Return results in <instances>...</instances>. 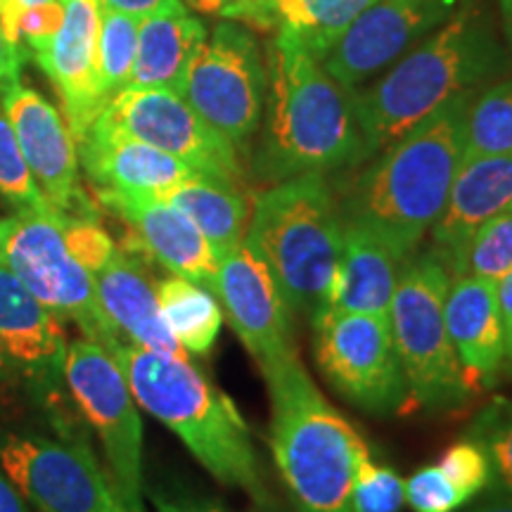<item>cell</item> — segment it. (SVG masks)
<instances>
[{"label": "cell", "instance_id": "cell-1", "mask_svg": "<svg viewBox=\"0 0 512 512\" xmlns=\"http://www.w3.org/2000/svg\"><path fill=\"white\" fill-rule=\"evenodd\" d=\"M297 38L275 31L266 46V102L252 176L280 183L366 162L351 98Z\"/></svg>", "mask_w": 512, "mask_h": 512}, {"label": "cell", "instance_id": "cell-2", "mask_svg": "<svg viewBox=\"0 0 512 512\" xmlns=\"http://www.w3.org/2000/svg\"><path fill=\"white\" fill-rule=\"evenodd\" d=\"M508 69V55L482 12L465 8L384 69L380 79L351 91V107L370 159L446 102L475 93Z\"/></svg>", "mask_w": 512, "mask_h": 512}, {"label": "cell", "instance_id": "cell-3", "mask_svg": "<svg viewBox=\"0 0 512 512\" xmlns=\"http://www.w3.org/2000/svg\"><path fill=\"white\" fill-rule=\"evenodd\" d=\"M470 95L446 102L370 157L366 169L337 195L342 219L373 230L406 256L418 252L463 164V117Z\"/></svg>", "mask_w": 512, "mask_h": 512}, {"label": "cell", "instance_id": "cell-4", "mask_svg": "<svg viewBox=\"0 0 512 512\" xmlns=\"http://www.w3.org/2000/svg\"><path fill=\"white\" fill-rule=\"evenodd\" d=\"M138 406L169 427L211 477L240 489L256 512H283L268 491L252 434L235 403L190 358L117 342L110 349Z\"/></svg>", "mask_w": 512, "mask_h": 512}, {"label": "cell", "instance_id": "cell-5", "mask_svg": "<svg viewBox=\"0 0 512 512\" xmlns=\"http://www.w3.org/2000/svg\"><path fill=\"white\" fill-rule=\"evenodd\" d=\"M271 396V451L299 512H354L356 465L370 448L330 406L294 354L266 370Z\"/></svg>", "mask_w": 512, "mask_h": 512}, {"label": "cell", "instance_id": "cell-6", "mask_svg": "<svg viewBox=\"0 0 512 512\" xmlns=\"http://www.w3.org/2000/svg\"><path fill=\"white\" fill-rule=\"evenodd\" d=\"M344 219L323 174L294 176L256 195L245 245L271 271L287 309L313 320L335 280Z\"/></svg>", "mask_w": 512, "mask_h": 512}, {"label": "cell", "instance_id": "cell-7", "mask_svg": "<svg viewBox=\"0 0 512 512\" xmlns=\"http://www.w3.org/2000/svg\"><path fill=\"white\" fill-rule=\"evenodd\" d=\"M448 283L444 256L434 249L415 252L403 266L387 313L408 396L425 411H453L472 394L446 328Z\"/></svg>", "mask_w": 512, "mask_h": 512}, {"label": "cell", "instance_id": "cell-8", "mask_svg": "<svg viewBox=\"0 0 512 512\" xmlns=\"http://www.w3.org/2000/svg\"><path fill=\"white\" fill-rule=\"evenodd\" d=\"M64 384L81 418L98 434L124 512H145L143 505V422L124 370L105 344L81 337L69 344Z\"/></svg>", "mask_w": 512, "mask_h": 512}, {"label": "cell", "instance_id": "cell-9", "mask_svg": "<svg viewBox=\"0 0 512 512\" xmlns=\"http://www.w3.org/2000/svg\"><path fill=\"white\" fill-rule=\"evenodd\" d=\"M176 93L228 143L245 147L259 133L266 102V60L252 31L221 19L192 55Z\"/></svg>", "mask_w": 512, "mask_h": 512}, {"label": "cell", "instance_id": "cell-10", "mask_svg": "<svg viewBox=\"0 0 512 512\" xmlns=\"http://www.w3.org/2000/svg\"><path fill=\"white\" fill-rule=\"evenodd\" d=\"M62 219L64 214L55 209L15 211L3 266L50 313L76 323L83 337L112 349L124 339L117 337L100 309L93 275L67 249Z\"/></svg>", "mask_w": 512, "mask_h": 512}, {"label": "cell", "instance_id": "cell-11", "mask_svg": "<svg viewBox=\"0 0 512 512\" xmlns=\"http://www.w3.org/2000/svg\"><path fill=\"white\" fill-rule=\"evenodd\" d=\"M0 467L38 512H124L91 444L67 425L0 437Z\"/></svg>", "mask_w": 512, "mask_h": 512}, {"label": "cell", "instance_id": "cell-12", "mask_svg": "<svg viewBox=\"0 0 512 512\" xmlns=\"http://www.w3.org/2000/svg\"><path fill=\"white\" fill-rule=\"evenodd\" d=\"M311 328L313 356L337 394L380 415L411 403L387 316L328 311L313 318Z\"/></svg>", "mask_w": 512, "mask_h": 512}, {"label": "cell", "instance_id": "cell-13", "mask_svg": "<svg viewBox=\"0 0 512 512\" xmlns=\"http://www.w3.org/2000/svg\"><path fill=\"white\" fill-rule=\"evenodd\" d=\"M93 126L138 138L181 159L197 174L242 183L238 147L214 131L174 88L126 86L107 100Z\"/></svg>", "mask_w": 512, "mask_h": 512}, {"label": "cell", "instance_id": "cell-14", "mask_svg": "<svg viewBox=\"0 0 512 512\" xmlns=\"http://www.w3.org/2000/svg\"><path fill=\"white\" fill-rule=\"evenodd\" d=\"M460 3L463 0H375L320 62L344 91H356L456 15Z\"/></svg>", "mask_w": 512, "mask_h": 512}, {"label": "cell", "instance_id": "cell-15", "mask_svg": "<svg viewBox=\"0 0 512 512\" xmlns=\"http://www.w3.org/2000/svg\"><path fill=\"white\" fill-rule=\"evenodd\" d=\"M214 294L223 316L249 351L261 373L297 354L292 337V311L273 275L247 245L219 256Z\"/></svg>", "mask_w": 512, "mask_h": 512}, {"label": "cell", "instance_id": "cell-16", "mask_svg": "<svg viewBox=\"0 0 512 512\" xmlns=\"http://www.w3.org/2000/svg\"><path fill=\"white\" fill-rule=\"evenodd\" d=\"M0 107L50 207L67 216H95L79 185V147L67 119L22 83L3 95Z\"/></svg>", "mask_w": 512, "mask_h": 512}, {"label": "cell", "instance_id": "cell-17", "mask_svg": "<svg viewBox=\"0 0 512 512\" xmlns=\"http://www.w3.org/2000/svg\"><path fill=\"white\" fill-rule=\"evenodd\" d=\"M67 349L62 320L0 266V373L27 382L38 399H60Z\"/></svg>", "mask_w": 512, "mask_h": 512}, {"label": "cell", "instance_id": "cell-18", "mask_svg": "<svg viewBox=\"0 0 512 512\" xmlns=\"http://www.w3.org/2000/svg\"><path fill=\"white\" fill-rule=\"evenodd\" d=\"M62 27L48 46L31 50L62 98L64 119L76 143L105 107L98 69L100 0H62Z\"/></svg>", "mask_w": 512, "mask_h": 512}, {"label": "cell", "instance_id": "cell-19", "mask_svg": "<svg viewBox=\"0 0 512 512\" xmlns=\"http://www.w3.org/2000/svg\"><path fill=\"white\" fill-rule=\"evenodd\" d=\"M98 197L131 230L133 247L143 249L171 275H181L214 292L219 256L181 209L159 197L121 192H98Z\"/></svg>", "mask_w": 512, "mask_h": 512}, {"label": "cell", "instance_id": "cell-20", "mask_svg": "<svg viewBox=\"0 0 512 512\" xmlns=\"http://www.w3.org/2000/svg\"><path fill=\"white\" fill-rule=\"evenodd\" d=\"M446 328L470 392L491 387L508 366L494 283L475 275H451L446 292Z\"/></svg>", "mask_w": 512, "mask_h": 512}, {"label": "cell", "instance_id": "cell-21", "mask_svg": "<svg viewBox=\"0 0 512 512\" xmlns=\"http://www.w3.org/2000/svg\"><path fill=\"white\" fill-rule=\"evenodd\" d=\"M79 162L98 192L162 197L185 178L197 174L181 159L166 155L143 140L91 126L79 143Z\"/></svg>", "mask_w": 512, "mask_h": 512}, {"label": "cell", "instance_id": "cell-22", "mask_svg": "<svg viewBox=\"0 0 512 512\" xmlns=\"http://www.w3.org/2000/svg\"><path fill=\"white\" fill-rule=\"evenodd\" d=\"M98 304L119 339L157 354L188 358L166 328L157 302V285L131 252H117L93 275Z\"/></svg>", "mask_w": 512, "mask_h": 512}, {"label": "cell", "instance_id": "cell-23", "mask_svg": "<svg viewBox=\"0 0 512 512\" xmlns=\"http://www.w3.org/2000/svg\"><path fill=\"white\" fill-rule=\"evenodd\" d=\"M406 261V254L373 230L344 221L335 280L320 313L342 311L387 316Z\"/></svg>", "mask_w": 512, "mask_h": 512}, {"label": "cell", "instance_id": "cell-24", "mask_svg": "<svg viewBox=\"0 0 512 512\" xmlns=\"http://www.w3.org/2000/svg\"><path fill=\"white\" fill-rule=\"evenodd\" d=\"M512 211V155L467 159L432 226L434 252L451 259L484 223Z\"/></svg>", "mask_w": 512, "mask_h": 512}, {"label": "cell", "instance_id": "cell-25", "mask_svg": "<svg viewBox=\"0 0 512 512\" xmlns=\"http://www.w3.org/2000/svg\"><path fill=\"white\" fill-rule=\"evenodd\" d=\"M375 0H240L221 12L268 34L285 31L323 60L363 10Z\"/></svg>", "mask_w": 512, "mask_h": 512}, {"label": "cell", "instance_id": "cell-26", "mask_svg": "<svg viewBox=\"0 0 512 512\" xmlns=\"http://www.w3.org/2000/svg\"><path fill=\"white\" fill-rule=\"evenodd\" d=\"M204 38H207V27L192 17L185 5L143 17L128 86L176 91Z\"/></svg>", "mask_w": 512, "mask_h": 512}, {"label": "cell", "instance_id": "cell-27", "mask_svg": "<svg viewBox=\"0 0 512 512\" xmlns=\"http://www.w3.org/2000/svg\"><path fill=\"white\" fill-rule=\"evenodd\" d=\"M162 200L181 209L200 228L216 256L245 245L252 204L238 183L207 174H192Z\"/></svg>", "mask_w": 512, "mask_h": 512}, {"label": "cell", "instance_id": "cell-28", "mask_svg": "<svg viewBox=\"0 0 512 512\" xmlns=\"http://www.w3.org/2000/svg\"><path fill=\"white\" fill-rule=\"evenodd\" d=\"M157 302L166 328L185 354L207 356L216 347L223 328L219 297L200 283L171 275L157 285Z\"/></svg>", "mask_w": 512, "mask_h": 512}, {"label": "cell", "instance_id": "cell-29", "mask_svg": "<svg viewBox=\"0 0 512 512\" xmlns=\"http://www.w3.org/2000/svg\"><path fill=\"white\" fill-rule=\"evenodd\" d=\"M494 155H512V79L486 83L465 107L463 162Z\"/></svg>", "mask_w": 512, "mask_h": 512}, {"label": "cell", "instance_id": "cell-30", "mask_svg": "<svg viewBox=\"0 0 512 512\" xmlns=\"http://www.w3.org/2000/svg\"><path fill=\"white\" fill-rule=\"evenodd\" d=\"M102 8V5H100ZM140 19L124 12L102 8L100 12V38H98V69L100 88L105 100L117 95L128 86L133 60L138 48ZM107 105V102H105Z\"/></svg>", "mask_w": 512, "mask_h": 512}, {"label": "cell", "instance_id": "cell-31", "mask_svg": "<svg viewBox=\"0 0 512 512\" xmlns=\"http://www.w3.org/2000/svg\"><path fill=\"white\" fill-rule=\"evenodd\" d=\"M446 264L451 275H475L491 283L512 271V211L484 223Z\"/></svg>", "mask_w": 512, "mask_h": 512}, {"label": "cell", "instance_id": "cell-32", "mask_svg": "<svg viewBox=\"0 0 512 512\" xmlns=\"http://www.w3.org/2000/svg\"><path fill=\"white\" fill-rule=\"evenodd\" d=\"M467 437L484 448L491 465V482L512 496V399L498 396L472 420Z\"/></svg>", "mask_w": 512, "mask_h": 512}, {"label": "cell", "instance_id": "cell-33", "mask_svg": "<svg viewBox=\"0 0 512 512\" xmlns=\"http://www.w3.org/2000/svg\"><path fill=\"white\" fill-rule=\"evenodd\" d=\"M0 195L15 207V211L53 209L31 176L27 159L19 150L15 133L3 112H0Z\"/></svg>", "mask_w": 512, "mask_h": 512}, {"label": "cell", "instance_id": "cell-34", "mask_svg": "<svg viewBox=\"0 0 512 512\" xmlns=\"http://www.w3.org/2000/svg\"><path fill=\"white\" fill-rule=\"evenodd\" d=\"M406 503V482L399 472L363 453L356 465L351 510L354 512H401Z\"/></svg>", "mask_w": 512, "mask_h": 512}, {"label": "cell", "instance_id": "cell-35", "mask_svg": "<svg viewBox=\"0 0 512 512\" xmlns=\"http://www.w3.org/2000/svg\"><path fill=\"white\" fill-rule=\"evenodd\" d=\"M437 465L448 477V482L456 486L458 494L465 498V503L477 498L491 484L489 458H486L484 448L470 437L458 439L456 444L448 446Z\"/></svg>", "mask_w": 512, "mask_h": 512}, {"label": "cell", "instance_id": "cell-36", "mask_svg": "<svg viewBox=\"0 0 512 512\" xmlns=\"http://www.w3.org/2000/svg\"><path fill=\"white\" fill-rule=\"evenodd\" d=\"M62 228H64V242H67V249L91 275L98 273L100 268L112 259V254L119 249L110 238V233L95 221V216L64 214Z\"/></svg>", "mask_w": 512, "mask_h": 512}, {"label": "cell", "instance_id": "cell-37", "mask_svg": "<svg viewBox=\"0 0 512 512\" xmlns=\"http://www.w3.org/2000/svg\"><path fill=\"white\" fill-rule=\"evenodd\" d=\"M406 503L413 512H456L465 505V498L439 465H427L406 482Z\"/></svg>", "mask_w": 512, "mask_h": 512}, {"label": "cell", "instance_id": "cell-38", "mask_svg": "<svg viewBox=\"0 0 512 512\" xmlns=\"http://www.w3.org/2000/svg\"><path fill=\"white\" fill-rule=\"evenodd\" d=\"M64 19L62 0H46V3L31 5V8L19 10L17 34L29 43L31 50L48 46L53 36L60 31Z\"/></svg>", "mask_w": 512, "mask_h": 512}, {"label": "cell", "instance_id": "cell-39", "mask_svg": "<svg viewBox=\"0 0 512 512\" xmlns=\"http://www.w3.org/2000/svg\"><path fill=\"white\" fill-rule=\"evenodd\" d=\"M22 50L19 43L5 34V29L0 27V100L10 91L12 86L19 83V74H22Z\"/></svg>", "mask_w": 512, "mask_h": 512}, {"label": "cell", "instance_id": "cell-40", "mask_svg": "<svg viewBox=\"0 0 512 512\" xmlns=\"http://www.w3.org/2000/svg\"><path fill=\"white\" fill-rule=\"evenodd\" d=\"M100 5L102 8H110V10L124 12V15L143 19V17L155 15V12L178 8V5L183 3L181 0H100Z\"/></svg>", "mask_w": 512, "mask_h": 512}, {"label": "cell", "instance_id": "cell-41", "mask_svg": "<svg viewBox=\"0 0 512 512\" xmlns=\"http://www.w3.org/2000/svg\"><path fill=\"white\" fill-rule=\"evenodd\" d=\"M496 287V299H498V309H501V318H503V328H505V349H508V366H512V271L494 283Z\"/></svg>", "mask_w": 512, "mask_h": 512}, {"label": "cell", "instance_id": "cell-42", "mask_svg": "<svg viewBox=\"0 0 512 512\" xmlns=\"http://www.w3.org/2000/svg\"><path fill=\"white\" fill-rule=\"evenodd\" d=\"M157 512H223L219 505L209 501H195V498H164L155 496Z\"/></svg>", "mask_w": 512, "mask_h": 512}, {"label": "cell", "instance_id": "cell-43", "mask_svg": "<svg viewBox=\"0 0 512 512\" xmlns=\"http://www.w3.org/2000/svg\"><path fill=\"white\" fill-rule=\"evenodd\" d=\"M0 512H29L15 484L3 475H0Z\"/></svg>", "mask_w": 512, "mask_h": 512}, {"label": "cell", "instance_id": "cell-44", "mask_svg": "<svg viewBox=\"0 0 512 512\" xmlns=\"http://www.w3.org/2000/svg\"><path fill=\"white\" fill-rule=\"evenodd\" d=\"M17 17H19V8L15 0H0V27L5 29V34H8L12 41L19 43Z\"/></svg>", "mask_w": 512, "mask_h": 512}, {"label": "cell", "instance_id": "cell-45", "mask_svg": "<svg viewBox=\"0 0 512 512\" xmlns=\"http://www.w3.org/2000/svg\"><path fill=\"white\" fill-rule=\"evenodd\" d=\"M240 3V0H190V5L195 10L207 12V15H221L223 10L230 8V5Z\"/></svg>", "mask_w": 512, "mask_h": 512}, {"label": "cell", "instance_id": "cell-46", "mask_svg": "<svg viewBox=\"0 0 512 512\" xmlns=\"http://www.w3.org/2000/svg\"><path fill=\"white\" fill-rule=\"evenodd\" d=\"M470 512H512V498L491 496L489 501L479 503L477 508H472Z\"/></svg>", "mask_w": 512, "mask_h": 512}, {"label": "cell", "instance_id": "cell-47", "mask_svg": "<svg viewBox=\"0 0 512 512\" xmlns=\"http://www.w3.org/2000/svg\"><path fill=\"white\" fill-rule=\"evenodd\" d=\"M498 8H501V24L505 41H508V48L512 53V0H498Z\"/></svg>", "mask_w": 512, "mask_h": 512}, {"label": "cell", "instance_id": "cell-48", "mask_svg": "<svg viewBox=\"0 0 512 512\" xmlns=\"http://www.w3.org/2000/svg\"><path fill=\"white\" fill-rule=\"evenodd\" d=\"M10 219H0V266H3V254H5V242H8V233H10Z\"/></svg>", "mask_w": 512, "mask_h": 512}, {"label": "cell", "instance_id": "cell-49", "mask_svg": "<svg viewBox=\"0 0 512 512\" xmlns=\"http://www.w3.org/2000/svg\"><path fill=\"white\" fill-rule=\"evenodd\" d=\"M17 8L24 10V8H31V5H38V3H46V0H15Z\"/></svg>", "mask_w": 512, "mask_h": 512}]
</instances>
